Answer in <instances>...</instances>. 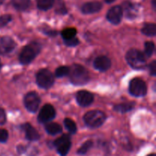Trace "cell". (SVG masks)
Listing matches in <instances>:
<instances>
[{"label":"cell","mask_w":156,"mask_h":156,"mask_svg":"<svg viewBox=\"0 0 156 156\" xmlns=\"http://www.w3.org/2000/svg\"><path fill=\"white\" fill-rule=\"evenodd\" d=\"M142 33L148 37H154L156 34V25L153 23L146 24L142 28Z\"/></svg>","instance_id":"ffe728a7"},{"label":"cell","mask_w":156,"mask_h":156,"mask_svg":"<svg viewBox=\"0 0 156 156\" xmlns=\"http://www.w3.org/2000/svg\"><path fill=\"white\" fill-rule=\"evenodd\" d=\"M56 13L58 14H62L64 15L67 12L66 9V6L64 5L63 2L62 1H58L57 5H56Z\"/></svg>","instance_id":"83f0119b"},{"label":"cell","mask_w":156,"mask_h":156,"mask_svg":"<svg viewBox=\"0 0 156 156\" xmlns=\"http://www.w3.org/2000/svg\"><path fill=\"white\" fill-rule=\"evenodd\" d=\"M69 67L64 66L58 67L55 72L56 76L58 78H62L63 76H67V75H69Z\"/></svg>","instance_id":"484cf974"},{"label":"cell","mask_w":156,"mask_h":156,"mask_svg":"<svg viewBox=\"0 0 156 156\" xmlns=\"http://www.w3.org/2000/svg\"><path fill=\"white\" fill-rule=\"evenodd\" d=\"M2 62H1V60H0V70H1V69H2Z\"/></svg>","instance_id":"d590c367"},{"label":"cell","mask_w":156,"mask_h":156,"mask_svg":"<svg viewBox=\"0 0 156 156\" xmlns=\"http://www.w3.org/2000/svg\"><path fill=\"white\" fill-rule=\"evenodd\" d=\"M76 101L80 106L87 107L93 102L94 95L89 91L82 90L76 94Z\"/></svg>","instance_id":"7c38bea8"},{"label":"cell","mask_w":156,"mask_h":156,"mask_svg":"<svg viewBox=\"0 0 156 156\" xmlns=\"http://www.w3.org/2000/svg\"><path fill=\"white\" fill-rule=\"evenodd\" d=\"M129 91L135 97H143L147 92V87L144 81L139 78H135L129 82Z\"/></svg>","instance_id":"8992f818"},{"label":"cell","mask_w":156,"mask_h":156,"mask_svg":"<svg viewBox=\"0 0 156 156\" xmlns=\"http://www.w3.org/2000/svg\"><path fill=\"white\" fill-rule=\"evenodd\" d=\"M4 2H5V0H0V5L2 4V3Z\"/></svg>","instance_id":"8d00e7d4"},{"label":"cell","mask_w":156,"mask_h":156,"mask_svg":"<svg viewBox=\"0 0 156 156\" xmlns=\"http://www.w3.org/2000/svg\"><path fill=\"white\" fill-rule=\"evenodd\" d=\"M76 34H77V30L74 27H68V28H66L64 30H62V31L61 32V35H62L64 41L75 37Z\"/></svg>","instance_id":"7402d4cb"},{"label":"cell","mask_w":156,"mask_h":156,"mask_svg":"<svg viewBox=\"0 0 156 156\" xmlns=\"http://www.w3.org/2000/svg\"><path fill=\"white\" fill-rule=\"evenodd\" d=\"M93 146V142L91 140H88V141L85 142L82 146L79 149V150L77 151V153L79 155H85V153L88 152V151Z\"/></svg>","instance_id":"cb8c5ba5"},{"label":"cell","mask_w":156,"mask_h":156,"mask_svg":"<svg viewBox=\"0 0 156 156\" xmlns=\"http://www.w3.org/2000/svg\"><path fill=\"white\" fill-rule=\"evenodd\" d=\"M134 106H135V103L134 102H127V103H123L119 104V105H115L114 107V110L117 112L119 113H126L128 111H130L133 109Z\"/></svg>","instance_id":"e0dca14e"},{"label":"cell","mask_w":156,"mask_h":156,"mask_svg":"<svg viewBox=\"0 0 156 156\" xmlns=\"http://www.w3.org/2000/svg\"><path fill=\"white\" fill-rule=\"evenodd\" d=\"M85 124L90 128H98L105 123L106 120V115L102 111H88L83 117Z\"/></svg>","instance_id":"277c9868"},{"label":"cell","mask_w":156,"mask_h":156,"mask_svg":"<svg viewBox=\"0 0 156 156\" xmlns=\"http://www.w3.org/2000/svg\"><path fill=\"white\" fill-rule=\"evenodd\" d=\"M9 138V133L4 129H0V143H5Z\"/></svg>","instance_id":"f546056e"},{"label":"cell","mask_w":156,"mask_h":156,"mask_svg":"<svg viewBox=\"0 0 156 156\" xmlns=\"http://www.w3.org/2000/svg\"><path fill=\"white\" fill-rule=\"evenodd\" d=\"M46 131L50 135H56L62 132V127L56 123H49L45 126Z\"/></svg>","instance_id":"d6986e66"},{"label":"cell","mask_w":156,"mask_h":156,"mask_svg":"<svg viewBox=\"0 0 156 156\" xmlns=\"http://www.w3.org/2000/svg\"><path fill=\"white\" fill-rule=\"evenodd\" d=\"M64 44H66L68 47H75V46L78 45L79 44V41L78 38H76V37L73 38L69 40H65L64 41Z\"/></svg>","instance_id":"f1b7e54d"},{"label":"cell","mask_w":156,"mask_h":156,"mask_svg":"<svg viewBox=\"0 0 156 156\" xmlns=\"http://www.w3.org/2000/svg\"><path fill=\"white\" fill-rule=\"evenodd\" d=\"M53 146L57 149L58 153L61 156H66L71 148V139L68 134L62 135L53 143Z\"/></svg>","instance_id":"52a82bcc"},{"label":"cell","mask_w":156,"mask_h":156,"mask_svg":"<svg viewBox=\"0 0 156 156\" xmlns=\"http://www.w3.org/2000/svg\"><path fill=\"white\" fill-rule=\"evenodd\" d=\"M148 156H156V155H155V154H151V155H149Z\"/></svg>","instance_id":"74e56055"},{"label":"cell","mask_w":156,"mask_h":156,"mask_svg":"<svg viewBox=\"0 0 156 156\" xmlns=\"http://www.w3.org/2000/svg\"><path fill=\"white\" fill-rule=\"evenodd\" d=\"M14 8L18 11H25L30 7V0H12Z\"/></svg>","instance_id":"ac0fdd59"},{"label":"cell","mask_w":156,"mask_h":156,"mask_svg":"<svg viewBox=\"0 0 156 156\" xmlns=\"http://www.w3.org/2000/svg\"><path fill=\"white\" fill-rule=\"evenodd\" d=\"M56 117V111L51 105H45L42 108L38 115V120L40 123H48L53 120Z\"/></svg>","instance_id":"9c48e42d"},{"label":"cell","mask_w":156,"mask_h":156,"mask_svg":"<svg viewBox=\"0 0 156 156\" xmlns=\"http://www.w3.org/2000/svg\"><path fill=\"white\" fill-rule=\"evenodd\" d=\"M6 122L5 112L2 108H0V125L5 124Z\"/></svg>","instance_id":"1f68e13d"},{"label":"cell","mask_w":156,"mask_h":156,"mask_svg":"<svg viewBox=\"0 0 156 156\" xmlns=\"http://www.w3.org/2000/svg\"><path fill=\"white\" fill-rule=\"evenodd\" d=\"M149 69L150 75L155 76L156 75V62L155 60L152 61V62L149 64Z\"/></svg>","instance_id":"4dcf8cb0"},{"label":"cell","mask_w":156,"mask_h":156,"mask_svg":"<svg viewBox=\"0 0 156 156\" xmlns=\"http://www.w3.org/2000/svg\"><path fill=\"white\" fill-rule=\"evenodd\" d=\"M21 129L25 133L26 139L30 141H37L40 139V135L38 134L37 131L28 123H24L21 126Z\"/></svg>","instance_id":"5bb4252c"},{"label":"cell","mask_w":156,"mask_h":156,"mask_svg":"<svg viewBox=\"0 0 156 156\" xmlns=\"http://www.w3.org/2000/svg\"><path fill=\"white\" fill-rule=\"evenodd\" d=\"M102 4L99 2H86L82 6V12L84 14H93L98 12L101 9Z\"/></svg>","instance_id":"9a60e30c"},{"label":"cell","mask_w":156,"mask_h":156,"mask_svg":"<svg viewBox=\"0 0 156 156\" xmlns=\"http://www.w3.org/2000/svg\"><path fill=\"white\" fill-rule=\"evenodd\" d=\"M36 81L38 86L44 89H47L54 83V77L51 72L44 69H41L37 73Z\"/></svg>","instance_id":"5b68a950"},{"label":"cell","mask_w":156,"mask_h":156,"mask_svg":"<svg viewBox=\"0 0 156 156\" xmlns=\"http://www.w3.org/2000/svg\"><path fill=\"white\" fill-rule=\"evenodd\" d=\"M64 126L66 128L67 130L72 134H75L77 131V126H76V123L69 118H66L64 120Z\"/></svg>","instance_id":"603a6c76"},{"label":"cell","mask_w":156,"mask_h":156,"mask_svg":"<svg viewBox=\"0 0 156 156\" xmlns=\"http://www.w3.org/2000/svg\"><path fill=\"white\" fill-rule=\"evenodd\" d=\"M55 3V0H37L38 9L43 11H47L51 9Z\"/></svg>","instance_id":"44dd1931"},{"label":"cell","mask_w":156,"mask_h":156,"mask_svg":"<svg viewBox=\"0 0 156 156\" xmlns=\"http://www.w3.org/2000/svg\"><path fill=\"white\" fill-rule=\"evenodd\" d=\"M123 11L124 10L126 13V16L128 18H134L137 15V8L132 3H129L128 2L123 3V8H122Z\"/></svg>","instance_id":"2e32d148"},{"label":"cell","mask_w":156,"mask_h":156,"mask_svg":"<svg viewBox=\"0 0 156 156\" xmlns=\"http://www.w3.org/2000/svg\"><path fill=\"white\" fill-rule=\"evenodd\" d=\"M128 64L135 69H142L146 66L145 55L137 49H130L126 54Z\"/></svg>","instance_id":"3957f363"},{"label":"cell","mask_w":156,"mask_h":156,"mask_svg":"<svg viewBox=\"0 0 156 156\" xmlns=\"http://www.w3.org/2000/svg\"><path fill=\"white\" fill-rule=\"evenodd\" d=\"M16 47L15 41L10 37H0V54L6 55L13 51Z\"/></svg>","instance_id":"8fae6325"},{"label":"cell","mask_w":156,"mask_h":156,"mask_svg":"<svg viewBox=\"0 0 156 156\" xmlns=\"http://www.w3.org/2000/svg\"><path fill=\"white\" fill-rule=\"evenodd\" d=\"M41 50V44L37 42H32L25 46L19 55L20 62L23 65H27L31 62L39 54Z\"/></svg>","instance_id":"7a4b0ae2"},{"label":"cell","mask_w":156,"mask_h":156,"mask_svg":"<svg viewBox=\"0 0 156 156\" xmlns=\"http://www.w3.org/2000/svg\"><path fill=\"white\" fill-rule=\"evenodd\" d=\"M12 21V15H3L0 16V27L7 25Z\"/></svg>","instance_id":"4316f807"},{"label":"cell","mask_w":156,"mask_h":156,"mask_svg":"<svg viewBox=\"0 0 156 156\" xmlns=\"http://www.w3.org/2000/svg\"><path fill=\"white\" fill-rule=\"evenodd\" d=\"M115 1V0H105V2L106 3H112V2H114Z\"/></svg>","instance_id":"836d02e7"},{"label":"cell","mask_w":156,"mask_h":156,"mask_svg":"<svg viewBox=\"0 0 156 156\" xmlns=\"http://www.w3.org/2000/svg\"><path fill=\"white\" fill-rule=\"evenodd\" d=\"M41 103L40 96L36 92L27 93L24 98V104L28 111L31 113H35L38 110Z\"/></svg>","instance_id":"ba28073f"},{"label":"cell","mask_w":156,"mask_h":156,"mask_svg":"<svg viewBox=\"0 0 156 156\" xmlns=\"http://www.w3.org/2000/svg\"><path fill=\"white\" fill-rule=\"evenodd\" d=\"M17 149H18V152L19 153H23V152H24L26 151V147H24V146H19Z\"/></svg>","instance_id":"d6a6232c"},{"label":"cell","mask_w":156,"mask_h":156,"mask_svg":"<svg viewBox=\"0 0 156 156\" xmlns=\"http://www.w3.org/2000/svg\"><path fill=\"white\" fill-rule=\"evenodd\" d=\"M156 0H152V5H153V8L154 9H155V7H156Z\"/></svg>","instance_id":"e575fe53"},{"label":"cell","mask_w":156,"mask_h":156,"mask_svg":"<svg viewBox=\"0 0 156 156\" xmlns=\"http://www.w3.org/2000/svg\"><path fill=\"white\" fill-rule=\"evenodd\" d=\"M155 50V44L152 41H147L145 44V54L146 57H150Z\"/></svg>","instance_id":"d4e9b609"},{"label":"cell","mask_w":156,"mask_h":156,"mask_svg":"<svg viewBox=\"0 0 156 156\" xmlns=\"http://www.w3.org/2000/svg\"><path fill=\"white\" fill-rule=\"evenodd\" d=\"M70 82L75 85H85L89 81V74L86 69L79 64H74L69 68Z\"/></svg>","instance_id":"6da1fadb"},{"label":"cell","mask_w":156,"mask_h":156,"mask_svg":"<svg viewBox=\"0 0 156 156\" xmlns=\"http://www.w3.org/2000/svg\"><path fill=\"white\" fill-rule=\"evenodd\" d=\"M111 66L110 59L107 56H101L96 58L94 61V67L100 72H105L109 69Z\"/></svg>","instance_id":"4fadbf2b"},{"label":"cell","mask_w":156,"mask_h":156,"mask_svg":"<svg viewBox=\"0 0 156 156\" xmlns=\"http://www.w3.org/2000/svg\"><path fill=\"white\" fill-rule=\"evenodd\" d=\"M123 15V11L120 5H116L111 8L107 13V19L114 24H120Z\"/></svg>","instance_id":"30bf717a"}]
</instances>
